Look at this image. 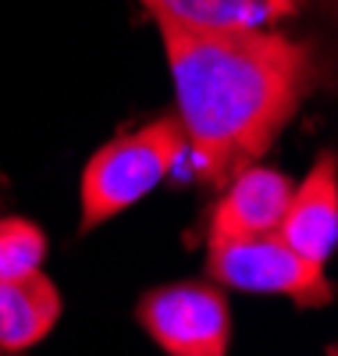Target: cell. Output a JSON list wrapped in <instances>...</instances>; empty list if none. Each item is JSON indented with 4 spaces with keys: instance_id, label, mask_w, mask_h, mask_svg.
<instances>
[{
    "instance_id": "obj_1",
    "label": "cell",
    "mask_w": 338,
    "mask_h": 356,
    "mask_svg": "<svg viewBox=\"0 0 338 356\" xmlns=\"http://www.w3.org/2000/svg\"><path fill=\"white\" fill-rule=\"evenodd\" d=\"M186 154L207 186L260 161L317 86L314 43L278 29L196 33L157 22Z\"/></svg>"
},
{
    "instance_id": "obj_2",
    "label": "cell",
    "mask_w": 338,
    "mask_h": 356,
    "mask_svg": "<svg viewBox=\"0 0 338 356\" xmlns=\"http://www.w3.org/2000/svg\"><path fill=\"white\" fill-rule=\"evenodd\" d=\"M182 154H186V136L178 118H157L104 143L82 168L79 232H93L146 200L171 175Z\"/></svg>"
},
{
    "instance_id": "obj_3",
    "label": "cell",
    "mask_w": 338,
    "mask_h": 356,
    "mask_svg": "<svg viewBox=\"0 0 338 356\" xmlns=\"http://www.w3.org/2000/svg\"><path fill=\"white\" fill-rule=\"evenodd\" d=\"M207 275L221 289L282 296L303 310H317L335 300V285L324 275V264L296 253L278 232L242 235V239H207Z\"/></svg>"
},
{
    "instance_id": "obj_4",
    "label": "cell",
    "mask_w": 338,
    "mask_h": 356,
    "mask_svg": "<svg viewBox=\"0 0 338 356\" xmlns=\"http://www.w3.org/2000/svg\"><path fill=\"white\" fill-rule=\"evenodd\" d=\"M136 317L171 356H225L232 346V307L214 282H175L150 289Z\"/></svg>"
},
{
    "instance_id": "obj_5",
    "label": "cell",
    "mask_w": 338,
    "mask_h": 356,
    "mask_svg": "<svg viewBox=\"0 0 338 356\" xmlns=\"http://www.w3.org/2000/svg\"><path fill=\"white\" fill-rule=\"evenodd\" d=\"M221 189V200L210 211L207 239H242V235L278 232V221L292 196L289 178L260 161L239 168Z\"/></svg>"
},
{
    "instance_id": "obj_6",
    "label": "cell",
    "mask_w": 338,
    "mask_h": 356,
    "mask_svg": "<svg viewBox=\"0 0 338 356\" xmlns=\"http://www.w3.org/2000/svg\"><path fill=\"white\" fill-rule=\"evenodd\" d=\"M278 235L306 260L328 264L338 246V157L324 150L299 186L278 221Z\"/></svg>"
},
{
    "instance_id": "obj_7",
    "label": "cell",
    "mask_w": 338,
    "mask_h": 356,
    "mask_svg": "<svg viewBox=\"0 0 338 356\" xmlns=\"http://www.w3.org/2000/svg\"><path fill=\"white\" fill-rule=\"evenodd\" d=\"M153 22L196 33H250L274 29L299 15L303 0H139Z\"/></svg>"
},
{
    "instance_id": "obj_8",
    "label": "cell",
    "mask_w": 338,
    "mask_h": 356,
    "mask_svg": "<svg viewBox=\"0 0 338 356\" xmlns=\"http://www.w3.org/2000/svg\"><path fill=\"white\" fill-rule=\"evenodd\" d=\"M61 292L57 285L36 271L22 282L4 285V303H0V356H15L40 346L54 324L61 321Z\"/></svg>"
},
{
    "instance_id": "obj_9",
    "label": "cell",
    "mask_w": 338,
    "mask_h": 356,
    "mask_svg": "<svg viewBox=\"0 0 338 356\" xmlns=\"http://www.w3.org/2000/svg\"><path fill=\"white\" fill-rule=\"evenodd\" d=\"M43 260H47V235L36 221L0 218V282L11 285L43 271Z\"/></svg>"
},
{
    "instance_id": "obj_10",
    "label": "cell",
    "mask_w": 338,
    "mask_h": 356,
    "mask_svg": "<svg viewBox=\"0 0 338 356\" xmlns=\"http://www.w3.org/2000/svg\"><path fill=\"white\" fill-rule=\"evenodd\" d=\"M0 303H4V282H0Z\"/></svg>"
}]
</instances>
